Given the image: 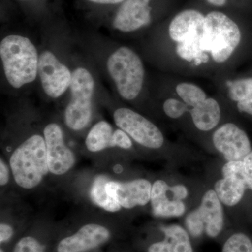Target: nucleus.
<instances>
[{
	"label": "nucleus",
	"mask_w": 252,
	"mask_h": 252,
	"mask_svg": "<svg viewBox=\"0 0 252 252\" xmlns=\"http://www.w3.org/2000/svg\"><path fill=\"white\" fill-rule=\"evenodd\" d=\"M113 119L117 127L142 147L158 149L163 145L164 137L160 129L135 111L120 107L113 112Z\"/></svg>",
	"instance_id": "nucleus-9"
},
{
	"label": "nucleus",
	"mask_w": 252,
	"mask_h": 252,
	"mask_svg": "<svg viewBox=\"0 0 252 252\" xmlns=\"http://www.w3.org/2000/svg\"><path fill=\"white\" fill-rule=\"evenodd\" d=\"M106 252H123L122 250L119 249V246L117 245V243L113 244V245H110V246L108 247V249H107V251Z\"/></svg>",
	"instance_id": "nucleus-32"
},
{
	"label": "nucleus",
	"mask_w": 252,
	"mask_h": 252,
	"mask_svg": "<svg viewBox=\"0 0 252 252\" xmlns=\"http://www.w3.org/2000/svg\"><path fill=\"white\" fill-rule=\"evenodd\" d=\"M171 193V189L165 181L158 180L152 184L150 203L154 216L180 217L185 214V204L182 200L169 198Z\"/></svg>",
	"instance_id": "nucleus-17"
},
{
	"label": "nucleus",
	"mask_w": 252,
	"mask_h": 252,
	"mask_svg": "<svg viewBox=\"0 0 252 252\" xmlns=\"http://www.w3.org/2000/svg\"><path fill=\"white\" fill-rule=\"evenodd\" d=\"M0 252H12V247L0 246Z\"/></svg>",
	"instance_id": "nucleus-33"
},
{
	"label": "nucleus",
	"mask_w": 252,
	"mask_h": 252,
	"mask_svg": "<svg viewBox=\"0 0 252 252\" xmlns=\"http://www.w3.org/2000/svg\"><path fill=\"white\" fill-rule=\"evenodd\" d=\"M13 182L12 173L6 158H0V187L1 192L9 187Z\"/></svg>",
	"instance_id": "nucleus-26"
},
{
	"label": "nucleus",
	"mask_w": 252,
	"mask_h": 252,
	"mask_svg": "<svg viewBox=\"0 0 252 252\" xmlns=\"http://www.w3.org/2000/svg\"><path fill=\"white\" fill-rule=\"evenodd\" d=\"M119 228L110 215L84 217L60 224L54 252H89L116 243Z\"/></svg>",
	"instance_id": "nucleus-1"
},
{
	"label": "nucleus",
	"mask_w": 252,
	"mask_h": 252,
	"mask_svg": "<svg viewBox=\"0 0 252 252\" xmlns=\"http://www.w3.org/2000/svg\"><path fill=\"white\" fill-rule=\"evenodd\" d=\"M245 182L247 187L252 190V174L248 175L245 172Z\"/></svg>",
	"instance_id": "nucleus-30"
},
{
	"label": "nucleus",
	"mask_w": 252,
	"mask_h": 252,
	"mask_svg": "<svg viewBox=\"0 0 252 252\" xmlns=\"http://www.w3.org/2000/svg\"><path fill=\"white\" fill-rule=\"evenodd\" d=\"M162 107L167 117L174 119L182 117L188 110V106L183 101L172 97L164 102Z\"/></svg>",
	"instance_id": "nucleus-25"
},
{
	"label": "nucleus",
	"mask_w": 252,
	"mask_h": 252,
	"mask_svg": "<svg viewBox=\"0 0 252 252\" xmlns=\"http://www.w3.org/2000/svg\"><path fill=\"white\" fill-rule=\"evenodd\" d=\"M241 38L240 28L229 16L220 11L205 16V48L214 62L220 64L228 61Z\"/></svg>",
	"instance_id": "nucleus-7"
},
{
	"label": "nucleus",
	"mask_w": 252,
	"mask_h": 252,
	"mask_svg": "<svg viewBox=\"0 0 252 252\" xmlns=\"http://www.w3.org/2000/svg\"><path fill=\"white\" fill-rule=\"evenodd\" d=\"M86 151L92 154H101L109 149L129 150L132 147V139L122 129L114 127L105 120L94 124L86 136Z\"/></svg>",
	"instance_id": "nucleus-13"
},
{
	"label": "nucleus",
	"mask_w": 252,
	"mask_h": 252,
	"mask_svg": "<svg viewBox=\"0 0 252 252\" xmlns=\"http://www.w3.org/2000/svg\"><path fill=\"white\" fill-rule=\"evenodd\" d=\"M165 235L162 241L151 244L147 252H193L187 232L178 225L162 226Z\"/></svg>",
	"instance_id": "nucleus-18"
},
{
	"label": "nucleus",
	"mask_w": 252,
	"mask_h": 252,
	"mask_svg": "<svg viewBox=\"0 0 252 252\" xmlns=\"http://www.w3.org/2000/svg\"><path fill=\"white\" fill-rule=\"evenodd\" d=\"M212 140L217 150L228 161L243 160L252 151L246 132L232 123H227L219 127Z\"/></svg>",
	"instance_id": "nucleus-14"
},
{
	"label": "nucleus",
	"mask_w": 252,
	"mask_h": 252,
	"mask_svg": "<svg viewBox=\"0 0 252 252\" xmlns=\"http://www.w3.org/2000/svg\"><path fill=\"white\" fill-rule=\"evenodd\" d=\"M168 34L175 43L181 59L200 65L210 57L205 48V16L200 11L187 9L176 15L169 25Z\"/></svg>",
	"instance_id": "nucleus-4"
},
{
	"label": "nucleus",
	"mask_w": 252,
	"mask_h": 252,
	"mask_svg": "<svg viewBox=\"0 0 252 252\" xmlns=\"http://www.w3.org/2000/svg\"><path fill=\"white\" fill-rule=\"evenodd\" d=\"M89 252H104L103 250H94V251Z\"/></svg>",
	"instance_id": "nucleus-34"
},
{
	"label": "nucleus",
	"mask_w": 252,
	"mask_h": 252,
	"mask_svg": "<svg viewBox=\"0 0 252 252\" xmlns=\"http://www.w3.org/2000/svg\"><path fill=\"white\" fill-rule=\"evenodd\" d=\"M245 172L248 175L252 174V151L243 160Z\"/></svg>",
	"instance_id": "nucleus-28"
},
{
	"label": "nucleus",
	"mask_w": 252,
	"mask_h": 252,
	"mask_svg": "<svg viewBox=\"0 0 252 252\" xmlns=\"http://www.w3.org/2000/svg\"><path fill=\"white\" fill-rule=\"evenodd\" d=\"M210 4L216 6H224L226 3V0H207Z\"/></svg>",
	"instance_id": "nucleus-31"
},
{
	"label": "nucleus",
	"mask_w": 252,
	"mask_h": 252,
	"mask_svg": "<svg viewBox=\"0 0 252 252\" xmlns=\"http://www.w3.org/2000/svg\"><path fill=\"white\" fill-rule=\"evenodd\" d=\"M106 188L122 209L130 210L150 203L152 184L146 179L119 182L109 178Z\"/></svg>",
	"instance_id": "nucleus-15"
},
{
	"label": "nucleus",
	"mask_w": 252,
	"mask_h": 252,
	"mask_svg": "<svg viewBox=\"0 0 252 252\" xmlns=\"http://www.w3.org/2000/svg\"><path fill=\"white\" fill-rule=\"evenodd\" d=\"M152 0H125L113 21V27L122 32H132L147 26L152 20Z\"/></svg>",
	"instance_id": "nucleus-16"
},
{
	"label": "nucleus",
	"mask_w": 252,
	"mask_h": 252,
	"mask_svg": "<svg viewBox=\"0 0 252 252\" xmlns=\"http://www.w3.org/2000/svg\"><path fill=\"white\" fill-rule=\"evenodd\" d=\"M171 190L175 198L178 200H183L188 195V190L184 185H176L171 187Z\"/></svg>",
	"instance_id": "nucleus-27"
},
{
	"label": "nucleus",
	"mask_w": 252,
	"mask_h": 252,
	"mask_svg": "<svg viewBox=\"0 0 252 252\" xmlns=\"http://www.w3.org/2000/svg\"><path fill=\"white\" fill-rule=\"evenodd\" d=\"M186 225L190 234L195 238L200 237L203 232L210 238L220 235L223 226V213L215 190L206 192L200 207L187 216Z\"/></svg>",
	"instance_id": "nucleus-10"
},
{
	"label": "nucleus",
	"mask_w": 252,
	"mask_h": 252,
	"mask_svg": "<svg viewBox=\"0 0 252 252\" xmlns=\"http://www.w3.org/2000/svg\"><path fill=\"white\" fill-rule=\"evenodd\" d=\"M228 97L240 112L252 116V77L228 80L225 83Z\"/></svg>",
	"instance_id": "nucleus-22"
},
{
	"label": "nucleus",
	"mask_w": 252,
	"mask_h": 252,
	"mask_svg": "<svg viewBox=\"0 0 252 252\" xmlns=\"http://www.w3.org/2000/svg\"><path fill=\"white\" fill-rule=\"evenodd\" d=\"M0 58L6 81L14 89H21L38 77L39 54L29 38L5 36L0 42Z\"/></svg>",
	"instance_id": "nucleus-3"
},
{
	"label": "nucleus",
	"mask_w": 252,
	"mask_h": 252,
	"mask_svg": "<svg viewBox=\"0 0 252 252\" xmlns=\"http://www.w3.org/2000/svg\"><path fill=\"white\" fill-rule=\"evenodd\" d=\"M175 91L177 95L188 107H195L208 97L202 88L192 83H180L176 86Z\"/></svg>",
	"instance_id": "nucleus-23"
},
{
	"label": "nucleus",
	"mask_w": 252,
	"mask_h": 252,
	"mask_svg": "<svg viewBox=\"0 0 252 252\" xmlns=\"http://www.w3.org/2000/svg\"><path fill=\"white\" fill-rule=\"evenodd\" d=\"M190 116L198 130L207 132L215 128L220 119V107L217 99L207 97L202 103L192 107Z\"/></svg>",
	"instance_id": "nucleus-20"
},
{
	"label": "nucleus",
	"mask_w": 252,
	"mask_h": 252,
	"mask_svg": "<svg viewBox=\"0 0 252 252\" xmlns=\"http://www.w3.org/2000/svg\"><path fill=\"white\" fill-rule=\"evenodd\" d=\"M13 182L23 193L36 191L50 177L46 147L43 132L23 137L8 152Z\"/></svg>",
	"instance_id": "nucleus-2"
},
{
	"label": "nucleus",
	"mask_w": 252,
	"mask_h": 252,
	"mask_svg": "<svg viewBox=\"0 0 252 252\" xmlns=\"http://www.w3.org/2000/svg\"><path fill=\"white\" fill-rule=\"evenodd\" d=\"M222 252H252V243L243 233H236L228 239Z\"/></svg>",
	"instance_id": "nucleus-24"
},
{
	"label": "nucleus",
	"mask_w": 252,
	"mask_h": 252,
	"mask_svg": "<svg viewBox=\"0 0 252 252\" xmlns=\"http://www.w3.org/2000/svg\"><path fill=\"white\" fill-rule=\"evenodd\" d=\"M94 78L89 69L79 67L72 71L70 99L63 116L69 130L79 132L90 126L94 118Z\"/></svg>",
	"instance_id": "nucleus-6"
},
{
	"label": "nucleus",
	"mask_w": 252,
	"mask_h": 252,
	"mask_svg": "<svg viewBox=\"0 0 252 252\" xmlns=\"http://www.w3.org/2000/svg\"><path fill=\"white\" fill-rule=\"evenodd\" d=\"M50 175L61 180L69 175L77 164V156L66 141L64 130L59 124L49 122L43 128Z\"/></svg>",
	"instance_id": "nucleus-8"
},
{
	"label": "nucleus",
	"mask_w": 252,
	"mask_h": 252,
	"mask_svg": "<svg viewBox=\"0 0 252 252\" xmlns=\"http://www.w3.org/2000/svg\"><path fill=\"white\" fill-rule=\"evenodd\" d=\"M110 177L104 174L94 176L87 190L88 198L94 206L104 213L115 214L122 211V208L106 188Z\"/></svg>",
	"instance_id": "nucleus-19"
},
{
	"label": "nucleus",
	"mask_w": 252,
	"mask_h": 252,
	"mask_svg": "<svg viewBox=\"0 0 252 252\" xmlns=\"http://www.w3.org/2000/svg\"><path fill=\"white\" fill-rule=\"evenodd\" d=\"M38 77L44 94L51 99H58L70 87L72 71L61 62L51 51L39 54Z\"/></svg>",
	"instance_id": "nucleus-11"
},
{
	"label": "nucleus",
	"mask_w": 252,
	"mask_h": 252,
	"mask_svg": "<svg viewBox=\"0 0 252 252\" xmlns=\"http://www.w3.org/2000/svg\"><path fill=\"white\" fill-rule=\"evenodd\" d=\"M89 1L99 4H117L124 2L125 0H89Z\"/></svg>",
	"instance_id": "nucleus-29"
},
{
	"label": "nucleus",
	"mask_w": 252,
	"mask_h": 252,
	"mask_svg": "<svg viewBox=\"0 0 252 252\" xmlns=\"http://www.w3.org/2000/svg\"><path fill=\"white\" fill-rule=\"evenodd\" d=\"M59 228L44 219L30 221L13 244L12 252H54Z\"/></svg>",
	"instance_id": "nucleus-12"
},
{
	"label": "nucleus",
	"mask_w": 252,
	"mask_h": 252,
	"mask_svg": "<svg viewBox=\"0 0 252 252\" xmlns=\"http://www.w3.org/2000/svg\"><path fill=\"white\" fill-rule=\"evenodd\" d=\"M247 186L245 176L230 175L215 184V190L222 203L234 206L243 198Z\"/></svg>",
	"instance_id": "nucleus-21"
},
{
	"label": "nucleus",
	"mask_w": 252,
	"mask_h": 252,
	"mask_svg": "<svg viewBox=\"0 0 252 252\" xmlns=\"http://www.w3.org/2000/svg\"><path fill=\"white\" fill-rule=\"evenodd\" d=\"M107 69L118 94L125 100H134L143 88L145 69L135 51L122 46L109 56Z\"/></svg>",
	"instance_id": "nucleus-5"
}]
</instances>
